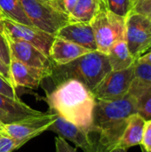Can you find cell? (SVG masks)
I'll use <instances>...</instances> for the list:
<instances>
[{
	"label": "cell",
	"instance_id": "13",
	"mask_svg": "<svg viewBox=\"0 0 151 152\" xmlns=\"http://www.w3.org/2000/svg\"><path fill=\"white\" fill-rule=\"evenodd\" d=\"M55 37L75 43L89 51H96L97 45L91 23H68L58 30Z\"/></svg>",
	"mask_w": 151,
	"mask_h": 152
},
{
	"label": "cell",
	"instance_id": "12",
	"mask_svg": "<svg viewBox=\"0 0 151 152\" xmlns=\"http://www.w3.org/2000/svg\"><path fill=\"white\" fill-rule=\"evenodd\" d=\"M9 67L15 89L18 87L36 89L44 79L50 77L52 72L49 69L28 66L14 58H11Z\"/></svg>",
	"mask_w": 151,
	"mask_h": 152
},
{
	"label": "cell",
	"instance_id": "26",
	"mask_svg": "<svg viewBox=\"0 0 151 152\" xmlns=\"http://www.w3.org/2000/svg\"><path fill=\"white\" fill-rule=\"evenodd\" d=\"M0 94L14 100H20V98L17 95L16 89L8 81H6L1 75H0Z\"/></svg>",
	"mask_w": 151,
	"mask_h": 152
},
{
	"label": "cell",
	"instance_id": "41",
	"mask_svg": "<svg viewBox=\"0 0 151 152\" xmlns=\"http://www.w3.org/2000/svg\"><path fill=\"white\" fill-rule=\"evenodd\" d=\"M0 17H1V18H3V17H2V16H1V15H0Z\"/></svg>",
	"mask_w": 151,
	"mask_h": 152
},
{
	"label": "cell",
	"instance_id": "35",
	"mask_svg": "<svg viewBox=\"0 0 151 152\" xmlns=\"http://www.w3.org/2000/svg\"><path fill=\"white\" fill-rule=\"evenodd\" d=\"M150 51H151V45L149 46V47H148V48H147V49H146V50H145V52H144L142 54H144V53H149V52H150Z\"/></svg>",
	"mask_w": 151,
	"mask_h": 152
},
{
	"label": "cell",
	"instance_id": "25",
	"mask_svg": "<svg viewBox=\"0 0 151 152\" xmlns=\"http://www.w3.org/2000/svg\"><path fill=\"white\" fill-rule=\"evenodd\" d=\"M0 59L6 64L10 65L11 61V54L10 49L8 45L7 39L4 36V33L0 32Z\"/></svg>",
	"mask_w": 151,
	"mask_h": 152
},
{
	"label": "cell",
	"instance_id": "17",
	"mask_svg": "<svg viewBox=\"0 0 151 152\" xmlns=\"http://www.w3.org/2000/svg\"><path fill=\"white\" fill-rule=\"evenodd\" d=\"M128 94L136 101L137 112L146 120L151 119V83L135 77Z\"/></svg>",
	"mask_w": 151,
	"mask_h": 152
},
{
	"label": "cell",
	"instance_id": "3",
	"mask_svg": "<svg viewBox=\"0 0 151 152\" xmlns=\"http://www.w3.org/2000/svg\"><path fill=\"white\" fill-rule=\"evenodd\" d=\"M110 71L108 54L96 50L64 65L53 63L50 78L55 86L68 79H76L93 92Z\"/></svg>",
	"mask_w": 151,
	"mask_h": 152
},
{
	"label": "cell",
	"instance_id": "34",
	"mask_svg": "<svg viewBox=\"0 0 151 152\" xmlns=\"http://www.w3.org/2000/svg\"><path fill=\"white\" fill-rule=\"evenodd\" d=\"M109 152H126V151L124 149H115V150H112Z\"/></svg>",
	"mask_w": 151,
	"mask_h": 152
},
{
	"label": "cell",
	"instance_id": "36",
	"mask_svg": "<svg viewBox=\"0 0 151 152\" xmlns=\"http://www.w3.org/2000/svg\"><path fill=\"white\" fill-rule=\"evenodd\" d=\"M41 1H44V2H46V3H49L50 0H41Z\"/></svg>",
	"mask_w": 151,
	"mask_h": 152
},
{
	"label": "cell",
	"instance_id": "2",
	"mask_svg": "<svg viewBox=\"0 0 151 152\" xmlns=\"http://www.w3.org/2000/svg\"><path fill=\"white\" fill-rule=\"evenodd\" d=\"M135 113H138L136 101L129 94L117 100H96L90 132L96 152H109L117 149L128 119Z\"/></svg>",
	"mask_w": 151,
	"mask_h": 152
},
{
	"label": "cell",
	"instance_id": "24",
	"mask_svg": "<svg viewBox=\"0 0 151 152\" xmlns=\"http://www.w3.org/2000/svg\"><path fill=\"white\" fill-rule=\"evenodd\" d=\"M77 2V0H50L49 4L57 11L69 16V14L74 9Z\"/></svg>",
	"mask_w": 151,
	"mask_h": 152
},
{
	"label": "cell",
	"instance_id": "16",
	"mask_svg": "<svg viewBox=\"0 0 151 152\" xmlns=\"http://www.w3.org/2000/svg\"><path fill=\"white\" fill-rule=\"evenodd\" d=\"M145 123L146 119L139 113L132 115L128 119L127 126L118 142L117 149H124L127 151L129 148L141 145Z\"/></svg>",
	"mask_w": 151,
	"mask_h": 152
},
{
	"label": "cell",
	"instance_id": "11",
	"mask_svg": "<svg viewBox=\"0 0 151 152\" xmlns=\"http://www.w3.org/2000/svg\"><path fill=\"white\" fill-rule=\"evenodd\" d=\"M53 114L55 115V119L49 126L48 131L53 132L60 137L72 142L85 152H96L95 143L90 133L67 121L61 116Z\"/></svg>",
	"mask_w": 151,
	"mask_h": 152
},
{
	"label": "cell",
	"instance_id": "4",
	"mask_svg": "<svg viewBox=\"0 0 151 152\" xmlns=\"http://www.w3.org/2000/svg\"><path fill=\"white\" fill-rule=\"evenodd\" d=\"M97 45V50L107 53L117 41L125 39V18L109 10H99L90 22Z\"/></svg>",
	"mask_w": 151,
	"mask_h": 152
},
{
	"label": "cell",
	"instance_id": "38",
	"mask_svg": "<svg viewBox=\"0 0 151 152\" xmlns=\"http://www.w3.org/2000/svg\"><path fill=\"white\" fill-rule=\"evenodd\" d=\"M149 18H150V21H151V16L150 17H149Z\"/></svg>",
	"mask_w": 151,
	"mask_h": 152
},
{
	"label": "cell",
	"instance_id": "37",
	"mask_svg": "<svg viewBox=\"0 0 151 152\" xmlns=\"http://www.w3.org/2000/svg\"><path fill=\"white\" fill-rule=\"evenodd\" d=\"M150 16H151V12H150V14L148 15V17H150Z\"/></svg>",
	"mask_w": 151,
	"mask_h": 152
},
{
	"label": "cell",
	"instance_id": "20",
	"mask_svg": "<svg viewBox=\"0 0 151 152\" xmlns=\"http://www.w3.org/2000/svg\"><path fill=\"white\" fill-rule=\"evenodd\" d=\"M0 12L3 18L20 24L33 26L25 14L19 0H0Z\"/></svg>",
	"mask_w": 151,
	"mask_h": 152
},
{
	"label": "cell",
	"instance_id": "32",
	"mask_svg": "<svg viewBox=\"0 0 151 152\" xmlns=\"http://www.w3.org/2000/svg\"><path fill=\"white\" fill-rule=\"evenodd\" d=\"M99 4V10H108L107 0H97Z\"/></svg>",
	"mask_w": 151,
	"mask_h": 152
},
{
	"label": "cell",
	"instance_id": "40",
	"mask_svg": "<svg viewBox=\"0 0 151 152\" xmlns=\"http://www.w3.org/2000/svg\"><path fill=\"white\" fill-rule=\"evenodd\" d=\"M0 15H1V16H2V14H1V12H0Z\"/></svg>",
	"mask_w": 151,
	"mask_h": 152
},
{
	"label": "cell",
	"instance_id": "31",
	"mask_svg": "<svg viewBox=\"0 0 151 152\" xmlns=\"http://www.w3.org/2000/svg\"><path fill=\"white\" fill-rule=\"evenodd\" d=\"M138 62H142V63H148L151 64V51L149 53H146L142 55H141L138 59L135 60Z\"/></svg>",
	"mask_w": 151,
	"mask_h": 152
},
{
	"label": "cell",
	"instance_id": "9",
	"mask_svg": "<svg viewBox=\"0 0 151 152\" xmlns=\"http://www.w3.org/2000/svg\"><path fill=\"white\" fill-rule=\"evenodd\" d=\"M4 33L14 39L23 40L31 44L44 54L49 57L50 48L55 38L54 35L47 33L34 26L20 24L6 18H3Z\"/></svg>",
	"mask_w": 151,
	"mask_h": 152
},
{
	"label": "cell",
	"instance_id": "15",
	"mask_svg": "<svg viewBox=\"0 0 151 152\" xmlns=\"http://www.w3.org/2000/svg\"><path fill=\"white\" fill-rule=\"evenodd\" d=\"M92 51L75 43L55 37L50 48L49 58L54 64L64 65Z\"/></svg>",
	"mask_w": 151,
	"mask_h": 152
},
{
	"label": "cell",
	"instance_id": "6",
	"mask_svg": "<svg viewBox=\"0 0 151 152\" xmlns=\"http://www.w3.org/2000/svg\"><path fill=\"white\" fill-rule=\"evenodd\" d=\"M125 41L131 55L138 59L151 45V21L148 16L131 12L125 18Z\"/></svg>",
	"mask_w": 151,
	"mask_h": 152
},
{
	"label": "cell",
	"instance_id": "33",
	"mask_svg": "<svg viewBox=\"0 0 151 152\" xmlns=\"http://www.w3.org/2000/svg\"><path fill=\"white\" fill-rule=\"evenodd\" d=\"M0 32L4 33V20L0 17Z\"/></svg>",
	"mask_w": 151,
	"mask_h": 152
},
{
	"label": "cell",
	"instance_id": "21",
	"mask_svg": "<svg viewBox=\"0 0 151 152\" xmlns=\"http://www.w3.org/2000/svg\"><path fill=\"white\" fill-rule=\"evenodd\" d=\"M107 4L109 11L124 18H126L133 8V0H107Z\"/></svg>",
	"mask_w": 151,
	"mask_h": 152
},
{
	"label": "cell",
	"instance_id": "27",
	"mask_svg": "<svg viewBox=\"0 0 151 152\" xmlns=\"http://www.w3.org/2000/svg\"><path fill=\"white\" fill-rule=\"evenodd\" d=\"M141 145L145 152H151V119L146 120Z\"/></svg>",
	"mask_w": 151,
	"mask_h": 152
},
{
	"label": "cell",
	"instance_id": "23",
	"mask_svg": "<svg viewBox=\"0 0 151 152\" xmlns=\"http://www.w3.org/2000/svg\"><path fill=\"white\" fill-rule=\"evenodd\" d=\"M135 77L144 82L151 83V64L134 61Z\"/></svg>",
	"mask_w": 151,
	"mask_h": 152
},
{
	"label": "cell",
	"instance_id": "22",
	"mask_svg": "<svg viewBox=\"0 0 151 152\" xmlns=\"http://www.w3.org/2000/svg\"><path fill=\"white\" fill-rule=\"evenodd\" d=\"M24 144V142L17 141L6 134L0 132V152H12Z\"/></svg>",
	"mask_w": 151,
	"mask_h": 152
},
{
	"label": "cell",
	"instance_id": "7",
	"mask_svg": "<svg viewBox=\"0 0 151 152\" xmlns=\"http://www.w3.org/2000/svg\"><path fill=\"white\" fill-rule=\"evenodd\" d=\"M55 119V115L50 111L39 116L27 118L9 124H3L0 132L24 143L47 131Z\"/></svg>",
	"mask_w": 151,
	"mask_h": 152
},
{
	"label": "cell",
	"instance_id": "1",
	"mask_svg": "<svg viewBox=\"0 0 151 152\" xmlns=\"http://www.w3.org/2000/svg\"><path fill=\"white\" fill-rule=\"evenodd\" d=\"M43 100L47 103L50 112L91 132L96 99L82 82L76 79L65 80L56 85L53 91L46 92Z\"/></svg>",
	"mask_w": 151,
	"mask_h": 152
},
{
	"label": "cell",
	"instance_id": "28",
	"mask_svg": "<svg viewBox=\"0 0 151 152\" xmlns=\"http://www.w3.org/2000/svg\"><path fill=\"white\" fill-rule=\"evenodd\" d=\"M132 12L148 16L151 12V0H135Z\"/></svg>",
	"mask_w": 151,
	"mask_h": 152
},
{
	"label": "cell",
	"instance_id": "19",
	"mask_svg": "<svg viewBox=\"0 0 151 152\" xmlns=\"http://www.w3.org/2000/svg\"><path fill=\"white\" fill-rule=\"evenodd\" d=\"M99 11L97 0H77L74 9L69 14V21L90 23Z\"/></svg>",
	"mask_w": 151,
	"mask_h": 152
},
{
	"label": "cell",
	"instance_id": "5",
	"mask_svg": "<svg viewBox=\"0 0 151 152\" xmlns=\"http://www.w3.org/2000/svg\"><path fill=\"white\" fill-rule=\"evenodd\" d=\"M32 25L52 35L69 23V16L41 0H19Z\"/></svg>",
	"mask_w": 151,
	"mask_h": 152
},
{
	"label": "cell",
	"instance_id": "30",
	"mask_svg": "<svg viewBox=\"0 0 151 152\" xmlns=\"http://www.w3.org/2000/svg\"><path fill=\"white\" fill-rule=\"evenodd\" d=\"M0 75L13 86L12 76H11V72H10V67L8 65H6L1 59H0Z\"/></svg>",
	"mask_w": 151,
	"mask_h": 152
},
{
	"label": "cell",
	"instance_id": "29",
	"mask_svg": "<svg viewBox=\"0 0 151 152\" xmlns=\"http://www.w3.org/2000/svg\"><path fill=\"white\" fill-rule=\"evenodd\" d=\"M56 152H77L75 148H72L65 139L58 136L55 138Z\"/></svg>",
	"mask_w": 151,
	"mask_h": 152
},
{
	"label": "cell",
	"instance_id": "39",
	"mask_svg": "<svg viewBox=\"0 0 151 152\" xmlns=\"http://www.w3.org/2000/svg\"><path fill=\"white\" fill-rule=\"evenodd\" d=\"M133 4H134V1H135V0H133Z\"/></svg>",
	"mask_w": 151,
	"mask_h": 152
},
{
	"label": "cell",
	"instance_id": "18",
	"mask_svg": "<svg viewBox=\"0 0 151 152\" xmlns=\"http://www.w3.org/2000/svg\"><path fill=\"white\" fill-rule=\"evenodd\" d=\"M108 57L112 70L118 71L131 67L135 60L131 55L125 39L117 41L108 53Z\"/></svg>",
	"mask_w": 151,
	"mask_h": 152
},
{
	"label": "cell",
	"instance_id": "10",
	"mask_svg": "<svg viewBox=\"0 0 151 152\" xmlns=\"http://www.w3.org/2000/svg\"><path fill=\"white\" fill-rule=\"evenodd\" d=\"M7 39L11 58H14L28 66L52 70L53 62L51 59L40 50L23 40L14 39L4 33Z\"/></svg>",
	"mask_w": 151,
	"mask_h": 152
},
{
	"label": "cell",
	"instance_id": "8",
	"mask_svg": "<svg viewBox=\"0 0 151 152\" xmlns=\"http://www.w3.org/2000/svg\"><path fill=\"white\" fill-rule=\"evenodd\" d=\"M135 78L134 63L123 70L110 71L93 91L96 100L111 101L125 96Z\"/></svg>",
	"mask_w": 151,
	"mask_h": 152
},
{
	"label": "cell",
	"instance_id": "14",
	"mask_svg": "<svg viewBox=\"0 0 151 152\" xmlns=\"http://www.w3.org/2000/svg\"><path fill=\"white\" fill-rule=\"evenodd\" d=\"M43 113L27 105L20 99L14 100L0 94V126L3 124L12 123Z\"/></svg>",
	"mask_w": 151,
	"mask_h": 152
}]
</instances>
